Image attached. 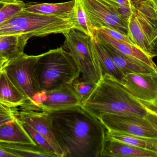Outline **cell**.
Listing matches in <instances>:
<instances>
[{"instance_id":"obj_1","label":"cell","mask_w":157,"mask_h":157,"mask_svg":"<svg viewBox=\"0 0 157 157\" xmlns=\"http://www.w3.org/2000/svg\"><path fill=\"white\" fill-rule=\"evenodd\" d=\"M63 157H101L107 130L82 105L48 112Z\"/></svg>"},{"instance_id":"obj_2","label":"cell","mask_w":157,"mask_h":157,"mask_svg":"<svg viewBox=\"0 0 157 157\" xmlns=\"http://www.w3.org/2000/svg\"><path fill=\"white\" fill-rule=\"evenodd\" d=\"M82 107L99 119L106 114L145 117L150 110L136 99L113 77L104 74Z\"/></svg>"},{"instance_id":"obj_3","label":"cell","mask_w":157,"mask_h":157,"mask_svg":"<svg viewBox=\"0 0 157 157\" xmlns=\"http://www.w3.org/2000/svg\"><path fill=\"white\" fill-rule=\"evenodd\" d=\"M36 70L40 91L45 92L72 84L81 74L75 62L63 47L40 54Z\"/></svg>"},{"instance_id":"obj_4","label":"cell","mask_w":157,"mask_h":157,"mask_svg":"<svg viewBox=\"0 0 157 157\" xmlns=\"http://www.w3.org/2000/svg\"><path fill=\"white\" fill-rule=\"evenodd\" d=\"M74 28L71 18L51 16L23 10L0 24V36L28 35L44 37L63 34Z\"/></svg>"},{"instance_id":"obj_5","label":"cell","mask_w":157,"mask_h":157,"mask_svg":"<svg viewBox=\"0 0 157 157\" xmlns=\"http://www.w3.org/2000/svg\"><path fill=\"white\" fill-rule=\"evenodd\" d=\"M132 14L129 36L134 44L153 59L157 39V9L152 0H130Z\"/></svg>"},{"instance_id":"obj_6","label":"cell","mask_w":157,"mask_h":157,"mask_svg":"<svg viewBox=\"0 0 157 157\" xmlns=\"http://www.w3.org/2000/svg\"><path fill=\"white\" fill-rule=\"evenodd\" d=\"M63 34L65 38L63 48L76 63L82 75L81 79L97 84L103 74L90 37L74 28Z\"/></svg>"},{"instance_id":"obj_7","label":"cell","mask_w":157,"mask_h":157,"mask_svg":"<svg viewBox=\"0 0 157 157\" xmlns=\"http://www.w3.org/2000/svg\"><path fill=\"white\" fill-rule=\"evenodd\" d=\"M40 57V54L28 55L24 53L7 62L2 70L24 94L27 101H31L40 92L36 70Z\"/></svg>"},{"instance_id":"obj_8","label":"cell","mask_w":157,"mask_h":157,"mask_svg":"<svg viewBox=\"0 0 157 157\" xmlns=\"http://www.w3.org/2000/svg\"><path fill=\"white\" fill-rule=\"evenodd\" d=\"M90 28L94 31L106 27L129 36L128 22L121 16L118 7L103 0H80Z\"/></svg>"},{"instance_id":"obj_9","label":"cell","mask_w":157,"mask_h":157,"mask_svg":"<svg viewBox=\"0 0 157 157\" xmlns=\"http://www.w3.org/2000/svg\"><path fill=\"white\" fill-rule=\"evenodd\" d=\"M12 109L16 118L22 122L28 124L45 137L58 157L64 156L56 139L48 112L41 110L28 101Z\"/></svg>"},{"instance_id":"obj_10","label":"cell","mask_w":157,"mask_h":157,"mask_svg":"<svg viewBox=\"0 0 157 157\" xmlns=\"http://www.w3.org/2000/svg\"><path fill=\"white\" fill-rule=\"evenodd\" d=\"M122 85L147 108L157 112V71L127 74Z\"/></svg>"},{"instance_id":"obj_11","label":"cell","mask_w":157,"mask_h":157,"mask_svg":"<svg viewBox=\"0 0 157 157\" xmlns=\"http://www.w3.org/2000/svg\"><path fill=\"white\" fill-rule=\"evenodd\" d=\"M107 130L136 136L157 138V130L145 117L106 114L99 119Z\"/></svg>"},{"instance_id":"obj_12","label":"cell","mask_w":157,"mask_h":157,"mask_svg":"<svg viewBox=\"0 0 157 157\" xmlns=\"http://www.w3.org/2000/svg\"><path fill=\"white\" fill-rule=\"evenodd\" d=\"M46 94L45 100L37 107L43 111L50 112L81 104L72 84L64 85L47 91Z\"/></svg>"},{"instance_id":"obj_13","label":"cell","mask_w":157,"mask_h":157,"mask_svg":"<svg viewBox=\"0 0 157 157\" xmlns=\"http://www.w3.org/2000/svg\"><path fill=\"white\" fill-rule=\"evenodd\" d=\"M95 38L102 44L114 63L124 75L134 73H151L157 71V69L153 68L141 60L124 54L108 43L98 39L96 37Z\"/></svg>"},{"instance_id":"obj_14","label":"cell","mask_w":157,"mask_h":157,"mask_svg":"<svg viewBox=\"0 0 157 157\" xmlns=\"http://www.w3.org/2000/svg\"><path fill=\"white\" fill-rule=\"evenodd\" d=\"M102 157H157V153L106 138Z\"/></svg>"},{"instance_id":"obj_15","label":"cell","mask_w":157,"mask_h":157,"mask_svg":"<svg viewBox=\"0 0 157 157\" xmlns=\"http://www.w3.org/2000/svg\"><path fill=\"white\" fill-rule=\"evenodd\" d=\"M0 143L37 145L17 118L0 125Z\"/></svg>"},{"instance_id":"obj_16","label":"cell","mask_w":157,"mask_h":157,"mask_svg":"<svg viewBox=\"0 0 157 157\" xmlns=\"http://www.w3.org/2000/svg\"><path fill=\"white\" fill-rule=\"evenodd\" d=\"M94 36L97 38L109 44L120 52L132 56L157 69V66L153 61V59L134 44L113 39L105 33L98 29L94 30Z\"/></svg>"},{"instance_id":"obj_17","label":"cell","mask_w":157,"mask_h":157,"mask_svg":"<svg viewBox=\"0 0 157 157\" xmlns=\"http://www.w3.org/2000/svg\"><path fill=\"white\" fill-rule=\"evenodd\" d=\"M75 0L57 3L26 4L24 10L27 12L51 16L72 18L74 9Z\"/></svg>"},{"instance_id":"obj_18","label":"cell","mask_w":157,"mask_h":157,"mask_svg":"<svg viewBox=\"0 0 157 157\" xmlns=\"http://www.w3.org/2000/svg\"><path fill=\"white\" fill-rule=\"evenodd\" d=\"M26 101L27 99L24 94L2 71L0 75V104L13 108L21 106Z\"/></svg>"},{"instance_id":"obj_19","label":"cell","mask_w":157,"mask_h":157,"mask_svg":"<svg viewBox=\"0 0 157 157\" xmlns=\"http://www.w3.org/2000/svg\"><path fill=\"white\" fill-rule=\"evenodd\" d=\"M90 40L102 74L109 75L123 84L125 82V75L117 67L102 44L94 36L90 37Z\"/></svg>"},{"instance_id":"obj_20","label":"cell","mask_w":157,"mask_h":157,"mask_svg":"<svg viewBox=\"0 0 157 157\" xmlns=\"http://www.w3.org/2000/svg\"><path fill=\"white\" fill-rule=\"evenodd\" d=\"M30 38L28 35L0 36V54L8 61L17 58L24 53V49Z\"/></svg>"},{"instance_id":"obj_21","label":"cell","mask_w":157,"mask_h":157,"mask_svg":"<svg viewBox=\"0 0 157 157\" xmlns=\"http://www.w3.org/2000/svg\"><path fill=\"white\" fill-rule=\"evenodd\" d=\"M106 138L157 153V138L156 137L136 136L121 132L107 130Z\"/></svg>"},{"instance_id":"obj_22","label":"cell","mask_w":157,"mask_h":157,"mask_svg":"<svg viewBox=\"0 0 157 157\" xmlns=\"http://www.w3.org/2000/svg\"><path fill=\"white\" fill-rule=\"evenodd\" d=\"M0 146L14 157H58L56 154L46 151L37 145L0 143Z\"/></svg>"},{"instance_id":"obj_23","label":"cell","mask_w":157,"mask_h":157,"mask_svg":"<svg viewBox=\"0 0 157 157\" xmlns=\"http://www.w3.org/2000/svg\"><path fill=\"white\" fill-rule=\"evenodd\" d=\"M72 21L74 29L79 30L90 37L94 36V31L90 28L80 0H75L74 9Z\"/></svg>"},{"instance_id":"obj_24","label":"cell","mask_w":157,"mask_h":157,"mask_svg":"<svg viewBox=\"0 0 157 157\" xmlns=\"http://www.w3.org/2000/svg\"><path fill=\"white\" fill-rule=\"evenodd\" d=\"M97 84L84 81L81 78L78 77L73 82L72 85L75 92L82 103L88 98Z\"/></svg>"},{"instance_id":"obj_25","label":"cell","mask_w":157,"mask_h":157,"mask_svg":"<svg viewBox=\"0 0 157 157\" xmlns=\"http://www.w3.org/2000/svg\"><path fill=\"white\" fill-rule=\"evenodd\" d=\"M21 122L28 133L37 145L46 151L56 154L54 149L43 135L37 131L28 124Z\"/></svg>"},{"instance_id":"obj_26","label":"cell","mask_w":157,"mask_h":157,"mask_svg":"<svg viewBox=\"0 0 157 157\" xmlns=\"http://www.w3.org/2000/svg\"><path fill=\"white\" fill-rule=\"evenodd\" d=\"M26 4L21 1L13 3L5 4L0 9V24L24 10Z\"/></svg>"},{"instance_id":"obj_27","label":"cell","mask_w":157,"mask_h":157,"mask_svg":"<svg viewBox=\"0 0 157 157\" xmlns=\"http://www.w3.org/2000/svg\"><path fill=\"white\" fill-rule=\"evenodd\" d=\"M98 30L105 33V34L109 36L113 39L119 41L127 42V43L131 44H134L129 36L120 33L114 29H111L109 28L104 27L98 29Z\"/></svg>"},{"instance_id":"obj_28","label":"cell","mask_w":157,"mask_h":157,"mask_svg":"<svg viewBox=\"0 0 157 157\" xmlns=\"http://www.w3.org/2000/svg\"><path fill=\"white\" fill-rule=\"evenodd\" d=\"M15 118L12 108L0 104V125L12 120Z\"/></svg>"},{"instance_id":"obj_29","label":"cell","mask_w":157,"mask_h":157,"mask_svg":"<svg viewBox=\"0 0 157 157\" xmlns=\"http://www.w3.org/2000/svg\"><path fill=\"white\" fill-rule=\"evenodd\" d=\"M145 118L157 130V112L150 110L147 112Z\"/></svg>"},{"instance_id":"obj_30","label":"cell","mask_w":157,"mask_h":157,"mask_svg":"<svg viewBox=\"0 0 157 157\" xmlns=\"http://www.w3.org/2000/svg\"><path fill=\"white\" fill-rule=\"evenodd\" d=\"M0 157H14L13 155L6 151L0 146Z\"/></svg>"},{"instance_id":"obj_31","label":"cell","mask_w":157,"mask_h":157,"mask_svg":"<svg viewBox=\"0 0 157 157\" xmlns=\"http://www.w3.org/2000/svg\"><path fill=\"white\" fill-rule=\"evenodd\" d=\"M120 6H131L130 0H115Z\"/></svg>"},{"instance_id":"obj_32","label":"cell","mask_w":157,"mask_h":157,"mask_svg":"<svg viewBox=\"0 0 157 157\" xmlns=\"http://www.w3.org/2000/svg\"><path fill=\"white\" fill-rule=\"evenodd\" d=\"M8 61L6 58L0 54V71H2Z\"/></svg>"},{"instance_id":"obj_33","label":"cell","mask_w":157,"mask_h":157,"mask_svg":"<svg viewBox=\"0 0 157 157\" xmlns=\"http://www.w3.org/2000/svg\"><path fill=\"white\" fill-rule=\"evenodd\" d=\"M104 2H106L108 3L109 4L113 6L114 7H118L119 6V5L115 2V0H103Z\"/></svg>"},{"instance_id":"obj_34","label":"cell","mask_w":157,"mask_h":157,"mask_svg":"<svg viewBox=\"0 0 157 157\" xmlns=\"http://www.w3.org/2000/svg\"><path fill=\"white\" fill-rule=\"evenodd\" d=\"M18 0H0V3L5 4L13 3L18 2Z\"/></svg>"},{"instance_id":"obj_35","label":"cell","mask_w":157,"mask_h":157,"mask_svg":"<svg viewBox=\"0 0 157 157\" xmlns=\"http://www.w3.org/2000/svg\"><path fill=\"white\" fill-rule=\"evenodd\" d=\"M154 56L155 57L157 56V39L155 44V49H154Z\"/></svg>"},{"instance_id":"obj_36","label":"cell","mask_w":157,"mask_h":157,"mask_svg":"<svg viewBox=\"0 0 157 157\" xmlns=\"http://www.w3.org/2000/svg\"><path fill=\"white\" fill-rule=\"evenodd\" d=\"M153 2L154 3L155 5V6L156 7L157 9V0H152Z\"/></svg>"},{"instance_id":"obj_37","label":"cell","mask_w":157,"mask_h":157,"mask_svg":"<svg viewBox=\"0 0 157 157\" xmlns=\"http://www.w3.org/2000/svg\"><path fill=\"white\" fill-rule=\"evenodd\" d=\"M5 4L2 3H0V9L3 7V6H4Z\"/></svg>"},{"instance_id":"obj_38","label":"cell","mask_w":157,"mask_h":157,"mask_svg":"<svg viewBox=\"0 0 157 157\" xmlns=\"http://www.w3.org/2000/svg\"><path fill=\"white\" fill-rule=\"evenodd\" d=\"M1 72H2V71H0V75H1Z\"/></svg>"}]
</instances>
